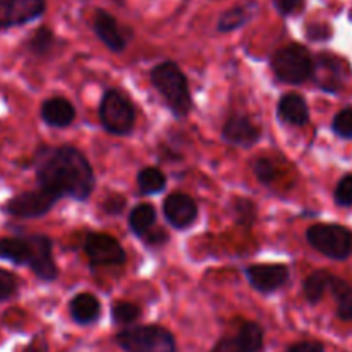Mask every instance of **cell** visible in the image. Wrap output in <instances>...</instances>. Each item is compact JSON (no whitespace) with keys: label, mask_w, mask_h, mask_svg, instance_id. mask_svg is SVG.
Segmentation results:
<instances>
[{"label":"cell","mask_w":352,"mask_h":352,"mask_svg":"<svg viewBox=\"0 0 352 352\" xmlns=\"http://www.w3.org/2000/svg\"><path fill=\"white\" fill-rule=\"evenodd\" d=\"M38 188L58 199H86L95 186V174L85 155L72 146L43 148L34 158Z\"/></svg>","instance_id":"cell-1"},{"label":"cell","mask_w":352,"mask_h":352,"mask_svg":"<svg viewBox=\"0 0 352 352\" xmlns=\"http://www.w3.org/2000/svg\"><path fill=\"white\" fill-rule=\"evenodd\" d=\"M50 237L33 234V236H14L0 239V260L10 261L21 267H30L40 280L50 282L57 277V265L52 254Z\"/></svg>","instance_id":"cell-2"},{"label":"cell","mask_w":352,"mask_h":352,"mask_svg":"<svg viewBox=\"0 0 352 352\" xmlns=\"http://www.w3.org/2000/svg\"><path fill=\"white\" fill-rule=\"evenodd\" d=\"M151 82L175 116H188L191 110V93H189L188 79L177 64L174 62L158 64L151 71Z\"/></svg>","instance_id":"cell-3"},{"label":"cell","mask_w":352,"mask_h":352,"mask_svg":"<svg viewBox=\"0 0 352 352\" xmlns=\"http://www.w3.org/2000/svg\"><path fill=\"white\" fill-rule=\"evenodd\" d=\"M272 71L280 81L289 85H302L315 74V60L305 45L291 43L275 52Z\"/></svg>","instance_id":"cell-4"},{"label":"cell","mask_w":352,"mask_h":352,"mask_svg":"<svg viewBox=\"0 0 352 352\" xmlns=\"http://www.w3.org/2000/svg\"><path fill=\"white\" fill-rule=\"evenodd\" d=\"M116 342L126 352H177L174 336L158 325H141L117 333Z\"/></svg>","instance_id":"cell-5"},{"label":"cell","mask_w":352,"mask_h":352,"mask_svg":"<svg viewBox=\"0 0 352 352\" xmlns=\"http://www.w3.org/2000/svg\"><path fill=\"white\" fill-rule=\"evenodd\" d=\"M100 119L110 134L126 136L134 129L136 112L131 100L119 89H109L100 105Z\"/></svg>","instance_id":"cell-6"},{"label":"cell","mask_w":352,"mask_h":352,"mask_svg":"<svg viewBox=\"0 0 352 352\" xmlns=\"http://www.w3.org/2000/svg\"><path fill=\"white\" fill-rule=\"evenodd\" d=\"M308 243L325 256L342 261L352 253V234L346 227L318 223L308 229Z\"/></svg>","instance_id":"cell-7"},{"label":"cell","mask_w":352,"mask_h":352,"mask_svg":"<svg viewBox=\"0 0 352 352\" xmlns=\"http://www.w3.org/2000/svg\"><path fill=\"white\" fill-rule=\"evenodd\" d=\"M57 201L58 198L54 192L38 188L10 198L3 206V212L16 219H38V217L47 215Z\"/></svg>","instance_id":"cell-8"},{"label":"cell","mask_w":352,"mask_h":352,"mask_svg":"<svg viewBox=\"0 0 352 352\" xmlns=\"http://www.w3.org/2000/svg\"><path fill=\"white\" fill-rule=\"evenodd\" d=\"M86 254L96 267H119L126 261V251L119 241L107 234H89L85 243Z\"/></svg>","instance_id":"cell-9"},{"label":"cell","mask_w":352,"mask_h":352,"mask_svg":"<svg viewBox=\"0 0 352 352\" xmlns=\"http://www.w3.org/2000/svg\"><path fill=\"white\" fill-rule=\"evenodd\" d=\"M45 0H0V31L23 26L45 14Z\"/></svg>","instance_id":"cell-10"},{"label":"cell","mask_w":352,"mask_h":352,"mask_svg":"<svg viewBox=\"0 0 352 352\" xmlns=\"http://www.w3.org/2000/svg\"><path fill=\"white\" fill-rule=\"evenodd\" d=\"M164 215L175 229H186L198 217V206L191 196L174 192L164 201Z\"/></svg>","instance_id":"cell-11"},{"label":"cell","mask_w":352,"mask_h":352,"mask_svg":"<svg viewBox=\"0 0 352 352\" xmlns=\"http://www.w3.org/2000/svg\"><path fill=\"white\" fill-rule=\"evenodd\" d=\"M246 277L256 291L274 292L289 280V268L285 265H253L246 270Z\"/></svg>","instance_id":"cell-12"},{"label":"cell","mask_w":352,"mask_h":352,"mask_svg":"<svg viewBox=\"0 0 352 352\" xmlns=\"http://www.w3.org/2000/svg\"><path fill=\"white\" fill-rule=\"evenodd\" d=\"M93 30H95L96 36L103 41V45L109 50L116 52V54L124 52L127 45V36L120 30V26L117 24L116 17L112 14H109L103 9L96 10L95 17H93Z\"/></svg>","instance_id":"cell-13"},{"label":"cell","mask_w":352,"mask_h":352,"mask_svg":"<svg viewBox=\"0 0 352 352\" xmlns=\"http://www.w3.org/2000/svg\"><path fill=\"white\" fill-rule=\"evenodd\" d=\"M223 140L234 146L250 148L260 140V129L244 116H234L223 126Z\"/></svg>","instance_id":"cell-14"},{"label":"cell","mask_w":352,"mask_h":352,"mask_svg":"<svg viewBox=\"0 0 352 352\" xmlns=\"http://www.w3.org/2000/svg\"><path fill=\"white\" fill-rule=\"evenodd\" d=\"M313 78L325 91H337L342 79V60L330 54H322L315 60Z\"/></svg>","instance_id":"cell-15"},{"label":"cell","mask_w":352,"mask_h":352,"mask_svg":"<svg viewBox=\"0 0 352 352\" xmlns=\"http://www.w3.org/2000/svg\"><path fill=\"white\" fill-rule=\"evenodd\" d=\"M76 110L65 98H50L41 105V119L52 127H67L74 120Z\"/></svg>","instance_id":"cell-16"},{"label":"cell","mask_w":352,"mask_h":352,"mask_svg":"<svg viewBox=\"0 0 352 352\" xmlns=\"http://www.w3.org/2000/svg\"><path fill=\"white\" fill-rule=\"evenodd\" d=\"M69 311H71L72 320L78 322L79 325H91L100 318L102 306L95 296L82 292V294L72 298V301L69 302Z\"/></svg>","instance_id":"cell-17"},{"label":"cell","mask_w":352,"mask_h":352,"mask_svg":"<svg viewBox=\"0 0 352 352\" xmlns=\"http://www.w3.org/2000/svg\"><path fill=\"white\" fill-rule=\"evenodd\" d=\"M278 116L292 126H305L309 120L308 103L298 93H289L282 96L278 103Z\"/></svg>","instance_id":"cell-18"},{"label":"cell","mask_w":352,"mask_h":352,"mask_svg":"<svg viewBox=\"0 0 352 352\" xmlns=\"http://www.w3.org/2000/svg\"><path fill=\"white\" fill-rule=\"evenodd\" d=\"M330 292L337 301V316L344 322H352V285L342 278L333 277Z\"/></svg>","instance_id":"cell-19"},{"label":"cell","mask_w":352,"mask_h":352,"mask_svg":"<svg viewBox=\"0 0 352 352\" xmlns=\"http://www.w3.org/2000/svg\"><path fill=\"white\" fill-rule=\"evenodd\" d=\"M243 352H260L263 349V329L254 322H246L236 337Z\"/></svg>","instance_id":"cell-20"},{"label":"cell","mask_w":352,"mask_h":352,"mask_svg":"<svg viewBox=\"0 0 352 352\" xmlns=\"http://www.w3.org/2000/svg\"><path fill=\"white\" fill-rule=\"evenodd\" d=\"M155 219H157V212L153 206L150 203H141L131 212L129 226L136 236H144L153 227Z\"/></svg>","instance_id":"cell-21"},{"label":"cell","mask_w":352,"mask_h":352,"mask_svg":"<svg viewBox=\"0 0 352 352\" xmlns=\"http://www.w3.org/2000/svg\"><path fill=\"white\" fill-rule=\"evenodd\" d=\"M333 275L325 270L315 272L309 275L305 282V296L311 305H316L320 299L323 298L327 289H330V282H332Z\"/></svg>","instance_id":"cell-22"},{"label":"cell","mask_w":352,"mask_h":352,"mask_svg":"<svg viewBox=\"0 0 352 352\" xmlns=\"http://www.w3.org/2000/svg\"><path fill=\"white\" fill-rule=\"evenodd\" d=\"M165 186H167V177L158 168L148 167L138 174V188L143 195H157L164 191Z\"/></svg>","instance_id":"cell-23"},{"label":"cell","mask_w":352,"mask_h":352,"mask_svg":"<svg viewBox=\"0 0 352 352\" xmlns=\"http://www.w3.org/2000/svg\"><path fill=\"white\" fill-rule=\"evenodd\" d=\"M251 19V10L248 6H239L234 7V9L226 10V12L220 16L219 24H217V30L220 33H229V31L239 30L241 26L248 23Z\"/></svg>","instance_id":"cell-24"},{"label":"cell","mask_w":352,"mask_h":352,"mask_svg":"<svg viewBox=\"0 0 352 352\" xmlns=\"http://www.w3.org/2000/svg\"><path fill=\"white\" fill-rule=\"evenodd\" d=\"M54 43H55V36L54 33H52L50 28L41 26L38 28V30L33 33V36L30 38V41H28V48H30L34 55H45L52 50Z\"/></svg>","instance_id":"cell-25"},{"label":"cell","mask_w":352,"mask_h":352,"mask_svg":"<svg viewBox=\"0 0 352 352\" xmlns=\"http://www.w3.org/2000/svg\"><path fill=\"white\" fill-rule=\"evenodd\" d=\"M112 316L113 322L119 323V325H131L141 316V309L133 302L120 301L112 308Z\"/></svg>","instance_id":"cell-26"},{"label":"cell","mask_w":352,"mask_h":352,"mask_svg":"<svg viewBox=\"0 0 352 352\" xmlns=\"http://www.w3.org/2000/svg\"><path fill=\"white\" fill-rule=\"evenodd\" d=\"M17 287H19V280H17L16 275L12 272L0 268V302H6L10 298H14Z\"/></svg>","instance_id":"cell-27"},{"label":"cell","mask_w":352,"mask_h":352,"mask_svg":"<svg viewBox=\"0 0 352 352\" xmlns=\"http://www.w3.org/2000/svg\"><path fill=\"white\" fill-rule=\"evenodd\" d=\"M332 129L337 136L344 140H352V109L340 110L332 122Z\"/></svg>","instance_id":"cell-28"},{"label":"cell","mask_w":352,"mask_h":352,"mask_svg":"<svg viewBox=\"0 0 352 352\" xmlns=\"http://www.w3.org/2000/svg\"><path fill=\"white\" fill-rule=\"evenodd\" d=\"M254 174H256L258 181L263 184H270L277 179V167L270 158H260L254 164Z\"/></svg>","instance_id":"cell-29"},{"label":"cell","mask_w":352,"mask_h":352,"mask_svg":"<svg viewBox=\"0 0 352 352\" xmlns=\"http://www.w3.org/2000/svg\"><path fill=\"white\" fill-rule=\"evenodd\" d=\"M336 201L340 206H352V175H346L336 188Z\"/></svg>","instance_id":"cell-30"},{"label":"cell","mask_w":352,"mask_h":352,"mask_svg":"<svg viewBox=\"0 0 352 352\" xmlns=\"http://www.w3.org/2000/svg\"><path fill=\"white\" fill-rule=\"evenodd\" d=\"M272 3L282 16H292L298 10L305 9V0H272Z\"/></svg>","instance_id":"cell-31"},{"label":"cell","mask_w":352,"mask_h":352,"mask_svg":"<svg viewBox=\"0 0 352 352\" xmlns=\"http://www.w3.org/2000/svg\"><path fill=\"white\" fill-rule=\"evenodd\" d=\"M237 220L241 223H251L254 222V217H256V210H254V205L248 199H237Z\"/></svg>","instance_id":"cell-32"},{"label":"cell","mask_w":352,"mask_h":352,"mask_svg":"<svg viewBox=\"0 0 352 352\" xmlns=\"http://www.w3.org/2000/svg\"><path fill=\"white\" fill-rule=\"evenodd\" d=\"M284 352H325V346L318 340H302L289 346Z\"/></svg>","instance_id":"cell-33"},{"label":"cell","mask_w":352,"mask_h":352,"mask_svg":"<svg viewBox=\"0 0 352 352\" xmlns=\"http://www.w3.org/2000/svg\"><path fill=\"white\" fill-rule=\"evenodd\" d=\"M124 206H126V199L119 195H112L105 203H103V208H105V212L110 213V215H119L124 210Z\"/></svg>","instance_id":"cell-34"},{"label":"cell","mask_w":352,"mask_h":352,"mask_svg":"<svg viewBox=\"0 0 352 352\" xmlns=\"http://www.w3.org/2000/svg\"><path fill=\"white\" fill-rule=\"evenodd\" d=\"M330 28L327 24H315V26L308 28V36L311 40H327L330 38Z\"/></svg>","instance_id":"cell-35"},{"label":"cell","mask_w":352,"mask_h":352,"mask_svg":"<svg viewBox=\"0 0 352 352\" xmlns=\"http://www.w3.org/2000/svg\"><path fill=\"white\" fill-rule=\"evenodd\" d=\"M212 352H243L236 339H222L215 344Z\"/></svg>","instance_id":"cell-36"},{"label":"cell","mask_w":352,"mask_h":352,"mask_svg":"<svg viewBox=\"0 0 352 352\" xmlns=\"http://www.w3.org/2000/svg\"><path fill=\"white\" fill-rule=\"evenodd\" d=\"M167 239H168V236L164 229H157V230H153V232H150V230H148V232L144 234V241H146L148 244H164Z\"/></svg>","instance_id":"cell-37"},{"label":"cell","mask_w":352,"mask_h":352,"mask_svg":"<svg viewBox=\"0 0 352 352\" xmlns=\"http://www.w3.org/2000/svg\"><path fill=\"white\" fill-rule=\"evenodd\" d=\"M23 352H48L47 342H45V340H41V339L31 340L30 346H28Z\"/></svg>","instance_id":"cell-38"}]
</instances>
